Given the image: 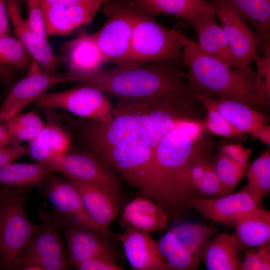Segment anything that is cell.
<instances>
[{
  "instance_id": "obj_1",
  "label": "cell",
  "mask_w": 270,
  "mask_h": 270,
  "mask_svg": "<svg viewBox=\"0 0 270 270\" xmlns=\"http://www.w3.org/2000/svg\"><path fill=\"white\" fill-rule=\"evenodd\" d=\"M182 66L172 61L100 68L86 74L66 72L70 82L95 88L122 104H186L196 98L188 86Z\"/></svg>"
},
{
  "instance_id": "obj_2",
  "label": "cell",
  "mask_w": 270,
  "mask_h": 270,
  "mask_svg": "<svg viewBox=\"0 0 270 270\" xmlns=\"http://www.w3.org/2000/svg\"><path fill=\"white\" fill-rule=\"evenodd\" d=\"M208 133L204 120L188 118L164 136L154 149L155 202L166 213L178 212L197 198L189 186L188 174L193 164L212 154L214 142Z\"/></svg>"
},
{
  "instance_id": "obj_3",
  "label": "cell",
  "mask_w": 270,
  "mask_h": 270,
  "mask_svg": "<svg viewBox=\"0 0 270 270\" xmlns=\"http://www.w3.org/2000/svg\"><path fill=\"white\" fill-rule=\"evenodd\" d=\"M181 40L188 68L187 84L194 97L234 100L260 111L266 110L256 93L255 72L228 66L208 56L183 32Z\"/></svg>"
},
{
  "instance_id": "obj_4",
  "label": "cell",
  "mask_w": 270,
  "mask_h": 270,
  "mask_svg": "<svg viewBox=\"0 0 270 270\" xmlns=\"http://www.w3.org/2000/svg\"><path fill=\"white\" fill-rule=\"evenodd\" d=\"M182 32L157 22L140 12L134 23L128 65L172 61L184 66L181 36Z\"/></svg>"
},
{
  "instance_id": "obj_5",
  "label": "cell",
  "mask_w": 270,
  "mask_h": 270,
  "mask_svg": "<svg viewBox=\"0 0 270 270\" xmlns=\"http://www.w3.org/2000/svg\"><path fill=\"white\" fill-rule=\"evenodd\" d=\"M24 188L13 190L0 204V260L2 268L16 270L24 250L40 230L28 218Z\"/></svg>"
},
{
  "instance_id": "obj_6",
  "label": "cell",
  "mask_w": 270,
  "mask_h": 270,
  "mask_svg": "<svg viewBox=\"0 0 270 270\" xmlns=\"http://www.w3.org/2000/svg\"><path fill=\"white\" fill-rule=\"evenodd\" d=\"M144 196L155 202L156 175L154 150L136 140L96 154Z\"/></svg>"
},
{
  "instance_id": "obj_7",
  "label": "cell",
  "mask_w": 270,
  "mask_h": 270,
  "mask_svg": "<svg viewBox=\"0 0 270 270\" xmlns=\"http://www.w3.org/2000/svg\"><path fill=\"white\" fill-rule=\"evenodd\" d=\"M151 105L120 102L112 110L110 119L80 122L82 134L92 153L96 154L125 142L138 140L140 118Z\"/></svg>"
},
{
  "instance_id": "obj_8",
  "label": "cell",
  "mask_w": 270,
  "mask_h": 270,
  "mask_svg": "<svg viewBox=\"0 0 270 270\" xmlns=\"http://www.w3.org/2000/svg\"><path fill=\"white\" fill-rule=\"evenodd\" d=\"M105 4L108 18L94 36L105 62L126 66L134 26L140 10L128 0H108Z\"/></svg>"
},
{
  "instance_id": "obj_9",
  "label": "cell",
  "mask_w": 270,
  "mask_h": 270,
  "mask_svg": "<svg viewBox=\"0 0 270 270\" xmlns=\"http://www.w3.org/2000/svg\"><path fill=\"white\" fill-rule=\"evenodd\" d=\"M46 164L68 179L102 188L118 204L122 192L118 178L104 161L92 153L52 154Z\"/></svg>"
},
{
  "instance_id": "obj_10",
  "label": "cell",
  "mask_w": 270,
  "mask_h": 270,
  "mask_svg": "<svg viewBox=\"0 0 270 270\" xmlns=\"http://www.w3.org/2000/svg\"><path fill=\"white\" fill-rule=\"evenodd\" d=\"M38 232L26 246L16 270H64L70 268L59 224L46 213L40 215Z\"/></svg>"
},
{
  "instance_id": "obj_11",
  "label": "cell",
  "mask_w": 270,
  "mask_h": 270,
  "mask_svg": "<svg viewBox=\"0 0 270 270\" xmlns=\"http://www.w3.org/2000/svg\"><path fill=\"white\" fill-rule=\"evenodd\" d=\"M36 102L42 109L60 108L88 120L104 122L112 116L111 104L104 92L88 86L47 93Z\"/></svg>"
},
{
  "instance_id": "obj_12",
  "label": "cell",
  "mask_w": 270,
  "mask_h": 270,
  "mask_svg": "<svg viewBox=\"0 0 270 270\" xmlns=\"http://www.w3.org/2000/svg\"><path fill=\"white\" fill-rule=\"evenodd\" d=\"M66 82H70V78L66 73L50 74L32 60L26 76L14 84L0 106V122L21 113L52 87Z\"/></svg>"
},
{
  "instance_id": "obj_13",
  "label": "cell",
  "mask_w": 270,
  "mask_h": 270,
  "mask_svg": "<svg viewBox=\"0 0 270 270\" xmlns=\"http://www.w3.org/2000/svg\"><path fill=\"white\" fill-rule=\"evenodd\" d=\"M214 6L232 52L239 62L249 66L260 46L256 34L226 0H215Z\"/></svg>"
},
{
  "instance_id": "obj_14",
  "label": "cell",
  "mask_w": 270,
  "mask_h": 270,
  "mask_svg": "<svg viewBox=\"0 0 270 270\" xmlns=\"http://www.w3.org/2000/svg\"><path fill=\"white\" fill-rule=\"evenodd\" d=\"M195 98L203 106H210L216 110L240 130L270 146V116L264 112L237 100L203 96Z\"/></svg>"
},
{
  "instance_id": "obj_15",
  "label": "cell",
  "mask_w": 270,
  "mask_h": 270,
  "mask_svg": "<svg viewBox=\"0 0 270 270\" xmlns=\"http://www.w3.org/2000/svg\"><path fill=\"white\" fill-rule=\"evenodd\" d=\"M260 202L246 186L236 193L218 198H196L188 202L186 206L213 222L230 226H234L240 218L250 210L260 206Z\"/></svg>"
},
{
  "instance_id": "obj_16",
  "label": "cell",
  "mask_w": 270,
  "mask_h": 270,
  "mask_svg": "<svg viewBox=\"0 0 270 270\" xmlns=\"http://www.w3.org/2000/svg\"><path fill=\"white\" fill-rule=\"evenodd\" d=\"M44 184V195L60 216L59 224L62 223L66 226L85 228L98 232L86 211L78 191L68 180L50 178Z\"/></svg>"
},
{
  "instance_id": "obj_17",
  "label": "cell",
  "mask_w": 270,
  "mask_h": 270,
  "mask_svg": "<svg viewBox=\"0 0 270 270\" xmlns=\"http://www.w3.org/2000/svg\"><path fill=\"white\" fill-rule=\"evenodd\" d=\"M11 24L16 37L31 57L48 72L56 74L57 69L62 59L54 52L47 39L36 32L24 19L20 7L14 4H7Z\"/></svg>"
},
{
  "instance_id": "obj_18",
  "label": "cell",
  "mask_w": 270,
  "mask_h": 270,
  "mask_svg": "<svg viewBox=\"0 0 270 270\" xmlns=\"http://www.w3.org/2000/svg\"><path fill=\"white\" fill-rule=\"evenodd\" d=\"M108 0H88L77 4L52 6L42 4L45 28L48 36L68 34L92 21Z\"/></svg>"
},
{
  "instance_id": "obj_19",
  "label": "cell",
  "mask_w": 270,
  "mask_h": 270,
  "mask_svg": "<svg viewBox=\"0 0 270 270\" xmlns=\"http://www.w3.org/2000/svg\"><path fill=\"white\" fill-rule=\"evenodd\" d=\"M216 14H208L188 23L197 36V43L202 50L228 66L254 72L236 58L222 28L216 22Z\"/></svg>"
},
{
  "instance_id": "obj_20",
  "label": "cell",
  "mask_w": 270,
  "mask_h": 270,
  "mask_svg": "<svg viewBox=\"0 0 270 270\" xmlns=\"http://www.w3.org/2000/svg\"><path fill=\"white\" fill-rule=\"evenodd\" d=\"M116 237L122 244L126 257L134 270H168V268L150 234L128 227Z\"/></svg>"
},
{
  "instance_id": "obj_21",
  "label": "cell",
  "mask_w": 270,
  "mask_h": 270,
  "mask_svg": "<svg viewBox=\"0 0 270 270\" xmlns=\"http://www.w3.org/2000/svg\"><path fill=\"white\" fill-rule=\"evenodd\" d=\"M68 180L78 191L86 211L98 232L106 236L116 216L118 204L106 192L96 186Z\"/></svg>"
},
{
  "instance_id": "obj_22",
  "label": "cell",
  "mask_w": 270,
  "mask_h": 270,
  "mask_svg": "<svg viewBox=\"0 0 270 270\" xmlns=\"http://www.w3.org/2000/svg\"><path fill=\"white\" fill-rule=\"evenodd\" d=\"M64 234L68 247L69 264L74 268L96 256L114 260L110 248L98 232L85 228L66 226Z\"/></svg>"
},
{
  "instance_id": "obj_23",
  "label": "cell",
  "mask_w": 270,
  "mask_h": 270,
  "mask_svg": "<svg viewBox=\"0 0 270 270\" xmlns=\"http://www.w3.org/2000/svg\"><path fill=\"white\" fill-rule=\"evenodd\" d=\"M152 17L166 14L179 17L188 23L204 15L216 14L208 0H128Z\"/></svg>"
},
{
  "instance_id": "obj_24",
  "label": "cell",
  "mask_w": 270,
  "mask_h": 270,
  "mask_svg": "<svg viewBox=\"0 0 270 270\" xmlns=\"http://www.w3.org/2000/svg\"><path fill=\"white\" fill-rule=\"evenodd\" d=\"M64 58L68 72L76 74L94 72L101 68L105 62L94 34L86 33L82 34L66 44Z\"/></svg>"
},
{
  "instance_id": "obj_25",
  "label": "cell",
  "mask_w": 270,
  "mask_h": 270,
  "mask_svg": "<svg viewBox=\"0 0 270 270\" xmlns=\"http://www.w3.org/2000/svg\"><path fill=\"white\" fill-rule=\"evenodd\" d=\"M168 218L160 205L145 196L128 203L122 213V220L128 227L150 234L163 229Z\"/></svg>"
},
{
  "instance_id": "obj_26",
  "label": "cell",
  "mask_w": 270,
  "mask_h": 270,
  "mask_svg": "<svg viewBox=\"0 0 270 270\" xmlns=\"http://www.w3.org/2000/svg\"><path fill=\"white\" fill-rule=\"evenodd\" d=\"M234 234L240 248H256L270 243V212L258 206L236 222Z\"/></svg>"
},
{
  "instance_id": "obj_27",
  "label": "cell",
  "mask_w": 270,
  "mask_h": 270,
  "mask_svg": "<svg viewBox=\"0 0 270 270\" xmlns=\"http://www.w3.org/2000/svg\"><path fill=\"white\" fill-rule=\"evenodd\" d=\"M240 250L234 235L222 233L210 240L202 258L208 270H242Z\"/></svg>"
},
{
  "instance_id": "obj_28",
  "label": "cell",
  "mask_w": 270,
  "mask_h": 270,
  "mask_svg": "<svg viewBox=\"0 0 270 270\" xmlns=\"http://www.w3.org/2000/svg\"><path fill=\"white\" fill-rule=\"evenodd\" d=\"M54 172L46 164L14 162L0 169V186L17 188H40Z\"/></svg>"
},
{
  "instance_id": "obj_29",
  "label": "cell",
  "mask_w": 270,
  "mask_h": 270,
  "mask_svg": "<svg viewBox=\"0 0 270 270\" xmlns=\"http://www.w3.org/2000/svg\"><path fill=\"white\" fill-rule=\"evenodd\" d=\"M256 34L259 48H270V0H226Z\"/></svg>"
},
{
  "instance_id": "obj_30",
  "label": "cell",
  "mask_w": 270,
  "mask_h": 270,
  "mask_svg": "<svg viewBox=\"0 0 270 270\" xmlns=\"http://www.w3.org/2000/svg\"><path fill=\"white\" fill-rule=\"evenodd\" d=\"M156 242L168 270L198 269L202 258L181 245L173 228Z\"/></svg>"
},
{
  "instance_id": "obj_31",
  "label": "cell",
  "mask_w": 270,
  "mask_h": 270,
  "mask_svg": "<svg viewBox=\"0 0 270 270\" xmlns=\"http://www.w3.org/2000/svg\"><path fill=\"white\" fill-rule=\"evenodd\" d=\"M172 228L181 245L202 258L206 245L217 232L214 226L189 222Z\"/></svg>"
},
{
  "instance_id": "obj_32",
  "label": "cell",
  "mask_w": 270,
  "mask_h": 270,
  "mask_svg": "<svg viewBox=\"0 0 270 270\" xmlns=\"http://www.w3.org/2000/svg\"><path fill=\"white\" fill-rule=\"evenodd\" d=\"M12 144L30 142L44 128L46 122L34 112L18 114L3 122Z\"/></svg>"
},
{
  "instance_id": "obj_33",
  "label": "cell",
  "mask_w": 270,
  "mask_h": 270,
  "mask_svg": "<svg viewBox=\"0 0 270 270\" xmlns=\"http://www.w3.org/2000/svg\"><path fill=\"white\" fill-rule=\"evenodd\" d=\"M246 175L248 180L247 187L258 200L270 192V151L264 152L246 170Z\"/></svg>"
},
{
  "instance_id": "obj_34",
  "label": "cell",
  "mask_w": 270,
  "mask_h": 270,
  "mask_svg": "<svg viewBox=\"0 0 270 270\" xmlns=\"http://www.w3.org/2000/svg\"><path fill=\"white\" fill-rule=\"evenodd\" d=\"M32 61L16 37L0 36V65L12 66L27 72Z\"/></svg>"
},
{
  "instance_id": "obj_35",
  "label": "cell",
  "mask_w": 270,
  "mask_h": 270,
  "mask_svg": "<svg viewBox=\"0 0 270 270\" xmlns=\"http://www.w3.org/2000/svg\"><path fill=\"white\" fill-rule=\"evenodd\" d=\"M226 194H232L246 174L248 164L238 163L220 152L214 162Z\"/></svg>"
},
{
  "instance_id": "obj_36",
  "label": "cell",
  "mask_w": 270,
  "mask_h": 270,
  "mask_svg": "<svg viewBox=\"0 0 270 270\" xmlns=\"http://www.w3.org/2000/svg\"><path fill=\"white\" fill-rule=\"evenodd\" d=\"M203 107L206 111L204 124L208 132L238 143L242 144L248 140V134L236 128L216 110L210 106Z\"/></svg>"
},
{
  "instance_id": "obj_37",
  "label": "cell",
  "mask_w": 270,
  "mask_h": 270,
  "mask_svg": "<svg viewBox=\"0 0 270 270\" xmlns=\"http://www.w3.org/2000/svg\"><path fill=\"white\" fill-rule=\"evenodd\" d=\"M253 60L256 66L255 73L256 93L266 110L270 108V49L263 55H254Z\"/></svg>"
},
{
  "instance_id": "obj_38",
  "label": "cell",
  "mask_w": 270,
  "mask_h": 270,
  "mask_svg": "<svg viewBox=\"0 0 270 270\" xmlns=\"http://www.w3.org/2000/svg\"><path fill=\"white\" fill-rule=\"evenodd\" d=\"M47 122L42 129L46 142L52 155L64 154L69 152L70 138L58 122L48 114Z\"/></svg>"
},
{
  "instance_id": "obj_39",
  "label": "cell",
  "mask_w": 270,
  "mask_h": 270,
  "mask_svg": "<svg viewBox=\"0 0 270 270\" xmlns=\"http://www.w3.org/2000/svg\"><path fill=\"white\" fill-rule=\"evenodd\" d=\"M198 197L216 198L226 195L216 174L214 162L210 160L196 190Z\"/></svg>"
},
{
  "instance_id": "obj_40",
  "label": "cell",
  "mask_w": 270,
  "mask_h": 270,
  "mask_svg": "<svg viewBox=\"0 0 270 270\" xmlns=\"http://www.w3.org/2000/svg\"><path fill=\"white\" fill-rule=\"evenodd\" d=\"M255 248H250L246 252L242 262V270H270V243Z\"/></svg>"
},
{
  "instance_id": "obj_41",
  "label": "cell",
  "mask_w": 270,
  "mask_h": 270,
  "mask_svg": "<svg viewBox=\"0 0 270 270\" xmlns=\"http://www.w3.org/2000/svg\"><path fill=\"white\" fill-rule=\"evenodd\" d=\"M28 8L26 19L32 28L39 35L48 40L46 32L42 0H24Z\"/></svg>"
},
{
  "instance_id": "obj_42",
  "label": "cell",
  "mask_w": 270,
  "mask_h": 270,
  "mask_svg": "<svg viewBox=\"0 0 270 270\" xmlns=\"http://www.w3.org/2000/svg\"><path fill=\"white\" fill-rule=\"evenodd\" d=\"M220 152L242 164H248L252 151L246 148L241 143L226 144L221 146Z\"/></svg>"
},
{
  "instance_id": "obj_43",
  "label": "cell",
  "mask_w": 270,
  "mask_h": 270,
  "mask_svg": "<svg viewBox=\"0 0 270 270\" xmlns=\"http://www.w3.org/2000/svg\"><path fill=\"white\" fill-rule=\"evenodd\" d=\"M78 270H122L123 268L115 263L114 260L104 256H96L87 260L77 266Z\"/></svg>"
},
{
  "instance_id": "obj_44",
  "label": "cell",
  "mask_w": 270,
  "mask_h": 270,
  "mask_svg": "<svg viewBox=\"0 0 270 270\" xmlns=\"http://www.w3.org/2000/svg\"><path fill=\"white\" fill-rule=\"evenodd\" d=\"M28 154L26 148L20 144L0 148V169Z\"/></svg>"
},
{
  "instance_id": "obj_45",
  "label": "cell",
  "mask_w": 270,
  "mask_h": 270,
  "mask_svg": "<svg viewBox=\"0 0 270 270\" xmlns=\"http://www.w3.org/2000/svg\"><path fill=\"white\" fill-rule=\"evenodd\" d=\"M211 158H206L195 163L188 174V182L192 191L196 194V190L204 176L206 164ZM198 197V196H197Z\"/></svg>"
},
{
  "instance_id": "obj_46",
  "label": "cell",
  "mask_w": 270,
  "mask_h": 270,
  "mask_svg": "<svg viewBox=\"0 0 270 270\" xmlns=\"http://www.w3.org/2000/svg\"><path fill=\"white\" fill-rule=\"evenodd\" d=\"M11 25L6 0H0V36L10 35Z\"/></svg>"
},
{
  "instance_id": "obj_47",
  "label": "cell",
  "mask_w": 270,
  "mask_h": 270,
  "mask_svg": "<svg viewBox=\"0 0 270 270\" xmlns=\"http://www.w3.org/2000/svg\"><path fill=\"white\" fill-rule=\"evenodd\" d=\"M88 0H42L43 4L52 6H64L77 4Z\"/></svg>"
},
{
  "instance_id": "obj_48",
  "label": "cell",
  "mask_w": 270,
  "mask_h": 270,
  "mask_svg": "<svg viewBox=\"0 0 270 270\" xmlns=\"http://www.w3.org/2000/svg\"><path fill=\"white\" fill-rule=\"evenodd\" d=\"M12 145L8 131L3 122H0V148Z\"/></svg>"
},
{
  "instance_id": "obj_49",
  "label": "cell",
  "mask_w": 270,
  "mask_h": 270,
  "mask_svg": "<svg viewBox=\"0 0 270 270\" xmlns=\"http://www.w3.org/2000/svg\"><path fill=\"white\" fill-rule=\"evenodd\" d=\"M12 190L10 187L2 186H0V204Z\"/></svg>"
},
{
  "instance_id": "obj_50",
  "label": "cell",
  "mask_w": 270,
  "mask_h": 270,
  "mask_svg": "<svg viewBox=\"0 0 270 270\" xmlns=\"http://www.w3.org/2000/svg\"><path fill=\"white\" fill-rule=\"evenodd\" d=\"M7 4H14L21 8L24 0H6Z\"/></svg>"
},
{
  "instance_id": "obj_51",
  "label": "cell",
  "mask_w": 270,
  "mask_h": 270,
  "mask_svg": "<svg viewBox=\"0 0 270 270\" xmlns=\"http://www.w3.org/2000/svg\"><path fill=\"white\" fill-rule=\"evenodd\" d=\"M208 0L214 6V4L215 0Z\"/></svg>"
},
{
  "instance_id": "obj_52",
  "label": "cell",
  "mask_w": 270,
  "mask_h": 270,
  "mask_svg": "<svg viewBox=\"0 0 270 270\" xmlns=\"http://www.w3.org/2000/svg\"><path fill=\"white\" fill-rule=\"evenodd\" d=\"M0 268H2V265H1L0 260Z\"/></svg>"
}]
</instances>
